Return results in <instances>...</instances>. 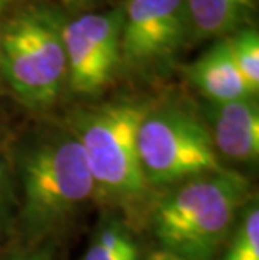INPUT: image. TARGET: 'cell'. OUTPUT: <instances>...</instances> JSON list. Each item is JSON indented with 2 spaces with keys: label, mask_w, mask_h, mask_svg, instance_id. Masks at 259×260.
<instances>
[{
  "label": "cell",
  "mask_w": 259,
  "mask_h": 260,
  "mask_svg": "<svg viewBox=\"0 0 259 260\" xmlns=\"http://www.w3.org/2000/svg\"><path fill=\"white\" fill-rule=\"evenodd\" d=\"M247 190L244 176L222 168L187 180L157 203L153 235L165 253L180 260H211L233 230Z\"/></svg>",
  "instance_id": "cell-1"
},
{
  "label": "cell",
  "mask_w": 259,
  "mask_h": 260,
  "mask_svg": "<svg viewBox=\"0 0 259 260\" xmlns=\"http://www.w3.org/2000/svg\"><path fill=\"white\" fill-rule=\"evenodd\" d=\"M152 104L118 101L88 114L78 126L76 138L84 153L103 200L133 205L147 195L148 186L138 156V129Z\"/></svg>",
  "instance_id": "cell-2"
},
{
  "label": "cell",
  "mask_w": 259,
  "mask_h": 260,
  "mask_svg": "<svg viewBox=\"0 0 259 260\" xmlns=\"http://www.w3.org/2000/svg\"><path fill=\"white\" fill-rule=\"evenodd\" d=\"M25 225L49 232L63 225L95 193L79 140L64 133L31 148L20 163Z\"/></svg>",
  "instance_id": "cell-3"
},
{
  "label": "cell",
  "mask_w": 259,
  "mask_h": 260,
  "mask_svg": "<svg viewBox=\"0 0 259 260\" xmlns=\"http://www.w3.org/2000/svg\"><path fill=\"white\" fill-rule=\"evenodd\" d=\"M63 24L47 9H27L0 29V74L20 101L44 108L68 79Z\"/></svg>",
  "instance_id": "cell-4"
},
{
  "label": "cell",
  "mask_w": 259,
  "mask_h": 260,
  "mask_svg": "<svg viewBox=\"0 0 259 260\" xmlns=\"http://www.w3.org/2000/svg\"><path fill=\"white\" fill-rule=\"evenodd\" d=\"M136 145L148 186L180 185L220 170L207 124L177 103L150 108L140 124Z\"/></svg>",
  "instance_id": "cell-5"
},
{
  "label": "cell",
  "mask_w": 259,
  "mask_h": 260,
  "mask_svg": "<svg viewBox=\"0 0 259 260\" xmlns=\"http://www.w3.org/2000/svg\"><path fill=\"white\" fill-rule=\"evenodd\" d=\"M121 10V62L131 69L165 68L190 37L185 0H126Z\"/></svg>",
  "instance_id": "cell-6"
},
{
  "label": "cell",
  "mask_w": 259,
  "mask_h": 260,
  "mask_svg": "<svg viewBox=\"0 0 259 260\" xmlns=\"http://www.w3.org/2000/svg\"><path fill=\"white\" fill-rule=\"evenodd\" d=\"M123 10L90 12L63 24V42L71 89L98 94L108 87L121 62Z\"/></svg>",
  "instance_id": "cell-7"
},
{
  "label": "cell",
  "mask_w": 259,
  "mask_h": 260,
  "mask_svg": "<svg viewBox=\"0 0 259 260\" xmlns=\"http://www.w3.org/2000/svg\"><path fill=\"white\" fill-rule=\"evenodd\" d=\"M206 116L216 151L234 161L257 159L259 109L254 96L229 103H209Z\"/></svg>",
  "instance_id": "cell-8"
},
{
  "label": "cell",
  "mask_w": 259,
  "mask_h": 260,
  "mask_svg": "<svg viewBox=\"0 0 259 260\" xmlns=\"http://www.w3.org/2000/svg\"><path fill=\"white\" fill-rule=\"evenodd\" d=\"M187 73L192 84L209 99V103H229L254 96L234 62L227 37L217 39L216 44L187 69Z\"/></svg>",
  "instance_id": "cell-9"
},
{
  "label": "cell",
  "mask_w": 259,
  "mask_h": 260,
  "mask_svg": "<svg viewBox=\"0 0 259 260\" xmlns=\"http://www.w3.org/2000/svg\"><path fill=\"white\" fill-rule=\"evenodd\" d=\"M257 0H185L192 41L222 39L244 27Z\"/></svg>",
  "instance_id": "cell-10"
},
{
  "label": "cell",
  "mask_w": 259,
  "mask_h": 260,
  "mask_svg": "<svg viewBox=\"0 0 259 260\" xmlns=\"http://www.w3.org/2000/svg\"><path fill=\"white\" fill-rule=\"evenodd\" d=\"M231 54L239 73L244 77L251 92L257 94L259 89V34L252 27H242L227 37Z\"/></svg>",
  "instance_id": "cell-11"
},
{
  "label": "cell",
  "mask_w": 259,
  "mask_h": 260,
  "mask_svg": "<svg viewBox=\"0 0 259 260\" xmlns=\"http://www.w3.org/2000/svg\"><path fill=\"white\" fill-rule=\"evenodd\" d=\"M222 260H259V208L256 203L244 213Z\"/></svg>",
  "instance_id": "cell-12"
},
{
  "label": "cell",
  "mask_w": 259,
  "mask_h": 260,
  "mask_svg": "<svg viewBox=\"0 0 259 260\" xmlns=\"http://www.w3.org/2000/svg\"><path fill=\"white\" fill-rule=\"evenodd\" d=\"M128 242L130 239L120 229L109 226L96 237L82 260H111Z\"/></svg>",
  "instance_id": "cell-13"
},
{
  "label": "cell",
  "mask_w": 259,
  "mask_h": 260,
  "mask_svg": "<svg viewBox=\"0 0 259 260\" xmlns=\"http://www.w3.org/2000/svg\"><path fill=\"white\" fill-rule=\"evenodd\" d=\"M111 260H138V250H136L135 243L130 240Z\"/></svg>",
  "instance_id": "cell-14"
},
{
  "label": "cell",
  "mask_w": 259,
  "mask_h": 260,
  "mask_svg": "<svg viewBox=\"0 0 259 260\" xmlns=\"http://www.w3.org/2000/svg\"><path fill=\"white\" fill-rule=\"evenodd\" d=\"M5 200H7V170H5V165L0 161V215L4 213Z\"/></svg>",
  "instance_id": "cell-15"
},
{
  "label": "cell",
  "mask_w": 259,
  "mask_h": 260,
  "mask_svg": "<svg viewBox=\"0 0 259 260\" xmlns=\"http://www.w3.org/2000/svg\"><path fill=\"white\" fill-rule=\"evenodd\" d=\"M152 260H180V258L174 257V255H170V253H162V255H157V257H153Z\"/></svg>",
  "instance_id": "cell-16"
},
{
  "label": "cell",
  "mask_w": 259,
  "mask_h": 260,
  "mask_svg": "<svg viewBox=\"0 0 259 260\" xmlns=\"http://www.w3.org/2000/svg\"><path fill=\"white\" fill-rule=\"evenodd\" d=\"M10 2H12V0H0V14H2V10L7 7Z\"/></svg>",
  "instance_id": "cell-17"
},
{
  "label": "cell",
  "mask_w": 259,
  "mask_h": 260,
  "mask_svg": "<svg viewBox=\"0 0 259 260\" xmlns=\"http://www.w3.org/2000/svg\"><path fill=\"white\" fill-rule=\"evenodd\" d=\"M25 260H41L39 257H32V258H25Z\"/></svg>",
  "instance_id": "cell-18"
},
{
  "label": "cell",
  "mask_w": 259,
  "mask_h": 260,
  "mask_svg": "<svg viewBox=\"0 0 259 260\" xmlns=\"http://www.w3.org/2000/svg\"><path fill=\"white\" fill-rule=\"evenodd\" d=\"M22 260H25V258H22Z\"/></svg>",
  "instance_id": "cell-19"
}]
</instances>
